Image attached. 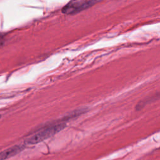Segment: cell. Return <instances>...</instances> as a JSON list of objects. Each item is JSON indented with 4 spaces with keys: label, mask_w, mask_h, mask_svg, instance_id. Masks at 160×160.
Masks as SVG:
<instances>
[{
    "label": "cell",
    "mask_w": 160,
    "mask_h": 160,
    "mask_svg": "<svg viewBox=\"0 0 160 160\" xmlns=\"http://www.w3.org/2000/svg\"><path fill=\"white\" fill-rule=\"evenodd\" d=\"M65 126L66 124L64 122H63L52 124L48 127L44 128L40 130L39 132L34 133L32 136L28 138L26 140V143L28 144H38L58 133L63 129Z\"/></svg>",
    "instance_id": "cell-1"
},
{
    "label": "cell",
    "mask_w": 160,
    "mask_h": 160,
    "mask_svg": "<svg viewBox=\"0 0 160 160\" xmlns=\"http://www.w3.org/2000/svg\"><path fill=\"white\" fill-rule=\"evenodd\" d=\"M25 146L22 144H19V145H15L12 147H10L4 151H2L0 154V158L1 160H5L8 158H10L21 151H22L24 149Z\"/></svg>",
    "instance_id": "cell-3"
},
{
    "label": "cell",
    "mask_w": 160,
    "mask_h": 160,
    "mask_svg": "<svg viewBox=\"0 0 160 160\" xmlns=\"http://www.w3.org/2000/svg\"><path fill=\"white\" fill-rule=\"evenodd\" d=\"M96 2V0H72L62 9V12L66 14H74L78 13Z\"/></svg>",
    "instance_id": "cell-2"
}]
</instances>
